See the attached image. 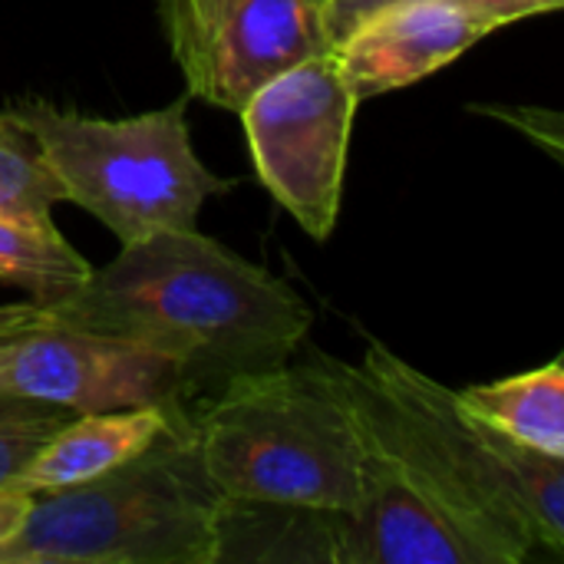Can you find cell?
Returning <instances> with one entry per match:
<instances>
[{
  "instance_id": "obj_14",
  "label": "cell",
  "mask_w": 564,
  "mask_h": 564,
  "mask_svg": "<svg viewBox=\"0 0 564 564\" xmlns=\"http://www.w3.org/2000/svg\"><path fill=\"white\" fill-rule=\"evenodd\" d=\"M93 264L63 238L53 218L0 215V281L26 291L36 304H53L76 291Z\"/></svg>"
},
{
  "instance_id": "obj_7",
  "label": "cell",
  "mask_w": 564,
  "mask_h": 564,
  "mask_svg": "<svg viewBox=\"0 0 564 564\" xmlns=\"http://www.w3.org/2000/svg\"><path fill=\"white\" fill-rule=\"evenodd\" d=\"M188 96L241 112L284 69L330 53L327 0H159Z\"/></svg>"
},
{
  "instance_id": "obj_5",
  "label": "cell",
  "mask_w": 564,
  "mask_h": 564,
  "mask_svg": "<svg viewBox=\"0 0 564 564\" xmlns=\"http://www.w3.org/2000/svg\"><path fill=\"white\" fill-rule=\"evenodd\" d=\"M188 93L162 109L99 119L43 96H20L7 109L30 129L63 202L102 221L119 245L155 231L195 228L202 205L235 182L218 178L192 145Z\"/></svg>"
},
{
  "instance_id": "obj_17",
  "label": "cell",
  "mask_w": 564,
  "mask_h": 564,
  "mask_svg": "<svg viewBox=\"0 0 564 564\" xmlns=\"http://www.w3.org/2000/svg\"><path fill=\"white\" fill-rule=\"evenodd\" d=\"M383 3H393V0H327V23H330L334 43H337L360 17H367L370 10H377V7H383ZM443 3L469 7V10H476V13L492 17L499 26H509V23L525 20V17L555 13V10H562L564 0H443Z\"/></svg>"
},
{
  "instance_id": "obj_4",
  "label": "cell",
  "mask_w": 564,
  "mask_h": 564,
  "mask_svg": "<svg viewBox=\"0 0 564 564\" xmlns=\"http://www.w3.org/2000/svg\"><path fill=\"white\" fill-rule=\"evenodd\" d=\"M192 423L225 499L324 512L364 499L367 443L324 354L228 383Z\"/></svg>"
},
{
  "instance_id": "obj_15",
  "label": "cell",
  "mask_w": 564,
  "mask_h": 564,
  "mask_svg": "<svg viewBox=\"0 0 564 564\" xmlns=\"http://www.w3.org/2000/svg\"><path fill=\"white\" fill-rule=\"evenodd\" d=\"M56 202H63V188L36 139L10 109H0V215L46 221Z\"/></svg>"
},
{
  "instance_id": "obj_1",
  "label": "cell",
  "mask_w": 564,
  "mask_h": 564,
  "mask_svg": "<svg viewBox=\"0 0 564 564\" xmlns=\"http://www.w3.org/2000/svg\"><path fill=\"white\" fill-rule=\"evenodd\" d=\"M50 324L122 337L178 367L188 410L228 383L291 364L311 330L301 294L198 228L155 231L43 304Z\"/></svg>"
},
{
  "instance_id": "obj_19",
  "label": "cell",
  "mask_w": 564,
  "mask_h": 564,
  "mask_svg": "<svg viewBox=\"0 0 564 564\" xmlns=\"http://www.w3.org/2000/svg\"><path fill=\"white\" fill-rule=\"evenodd\" d=\"M43 324H50V317H46V307L36 304V301L0 304V344L33 330V327H43Z\"/></svg>"
},
{
  "instance_id": "obj_11",
  "label": "cell",
  "mask_w": 564,
  "mask_h": 564,
  "mask_svg": "<svg viewBox=\"0 0 564 564\" xmlns=\"http://www.w3.org/2000/svg\"><path fill=\"white\" fill-rule=\"evenodd\" d=\"M165 416L169 403L73 416L59 433L43 443V449L26 463L13 486L43 496L93 482L109 469L122 466L129 456L142 453L165 426Z\"/></svg>"
},
{
  "instance_id": "obj_16",
  "label": "cell",
  "mask_w": 564,
  "mask_h": 564,
  "mask_svg": "<svg viewBox=\"0 0 564 564\" xmlns=\"http://www.w3.org/2000/svg\"><path fill=\"white\" fill-rule=\"evenodd\" d=\"M73 416V410L46 400L0 393V486H13V479L43 449V443Z\"/></svg>"
},
{
  "instance_id": "obj_20",
  "label": "cell",
  "mask_w": 564,
  "mask_h": 564,
  "mask_svg": "<svg viewBox=\"0 0 564 564\" xmlns=\"http://www.w3.org/2000/svg\"><path fill=\"white\" fill-rule=\"evenodd\" d=\"M33 506V492L17 486H0V549L23 529Z\"/></svg>"
},
{
  "instance_id": "obj_8",
  "label": "cell",
  "mask_w": 564,
  "mask_h": 564,
  "mask_svg": "<svg viewBox=\"0 0 564 564\" xmlns=\"http://www.w3.org/2000/svg\"><path fill=\"white\" fill-rule=\"evenodd\" d=\"M0 393L46 400L76 416L182 403L175 360L63 324H43L0 344Z\"/></svg>"
},
{
  "instance_id": "obj_12",
  "label": "cell",
  "mask_w": 564,
  "mask_h": 564,
  "mask_svg": "<svg viewBox=\"0 0 564 564\" xmlns=\"http://www.w3.org/2000/svg\"><path fill=\"white\" fill-rule=\"evenodd\" d=\"M337 516L324 509L225 499L218 516V562L334 564Z\"/></svg>"
},
{
  "instance_id": "obj_2",
  "label": "cell",
  "mask_w": 564,
  "mask_h": 564,
  "mask_svg": "<svg viewBox=\"0 0 564 564\" xmlns=\"http://www.w3.org/2000/svg\"><path fill=\"white\" fill-rule=\"evenodd\" d=\"M221 502L192 410L175 400L142 453L93 482L33 496L0 564H215Z\"/></svg>"
},
{
  "instance_id": "obj_13",
  "label": "cell",
  "mask_w": 564,
  "mask_h": 564,
  "mask_svg": "<svg viewBox=\"0 0 564 564\" xmlns=\"http://www.w3.org/2000/svg\"><path fill=\"white\" fill-rule=\"evenodd\" d=\"M463 410L486 426L564 459V367L552 360L549 367L516 373L496 383H479L456 393Z\"/></svg>"
},
{
  "instance_id": "obj_18",
  "label": "cell",
  "mask_w": 564,
  "mask_h": 564,
  "mask_svg": "<svg viewBox=\"0 0 564 564\" xmlns=\"http://www.w3.org/2000/svg\"><path fill=\"white\" fill-rule=\"evenodd\" d=\"M496 119L522 129L529 139L545 145L555 159H562V116L549 109H529V106H486Z\"/></svg>"
},
{
  "instance_id": "obj_9",
  "label": "cell",
  "mask_w": 564,
  "mask_h": 564,
  "mask_svg": "<svg viewBox=\"0 0 564 564\" xmlns=\"http://www.w3.org/2000/svg\"><path fill=\"white\" fill-rule=\"evenodd\" d=\"M502 30L492 17L443 0H393L360 17L337 43L334 56L357 93L373 99L406 89Z\"/></svg>"
},
{
  "instance_id": "obj_10",
  "label": "cell",
  "mask_w": 564,
  "mask_h": 564,
  "mask_svg": "<svg viewBox=\"0 0 564 564\" xmlns=\"http://www.w3.org/2000/svg\"><path fill=\"white\" fill-rule=\"evenodd\" d=\"M334 564H486V558L423 492L367 446L364 499L354 512L337 516Z\"/></svg>"
},
{
  "instance_id": "obj_6",
  "label": "cell",
  "mask_w": 564,
  "mask_h": 564,
  "mask_svg": "<svg viewBox=\"0 0 564 564\" xmlns=\"http://www.w3.org/2000/svg\"><path fill=\"white\" fill-rule=\"evenodd\" d=\"M334 50L264 83L238 112L264 188L317 241L334 235L357 116Z\"/></svg>"
},
{
  "instance_id": "obj_3",
  "label": "cell",
  "mask_w": 564,
  "mask_h": 564,
  "mask_svg": "<svg viewBox=\"0 0 564 564\" xmlns=\"http://www.w3.org/2000/svg\"><path fill=\"white\" fill-rule=\"evenodd\" d=\"M327 370L367 446L423 492L482 552L486 564H522L539 552L509 476L456 390L377 340L357 367L327 357Z\"/></svg>"
}]
</instances>
